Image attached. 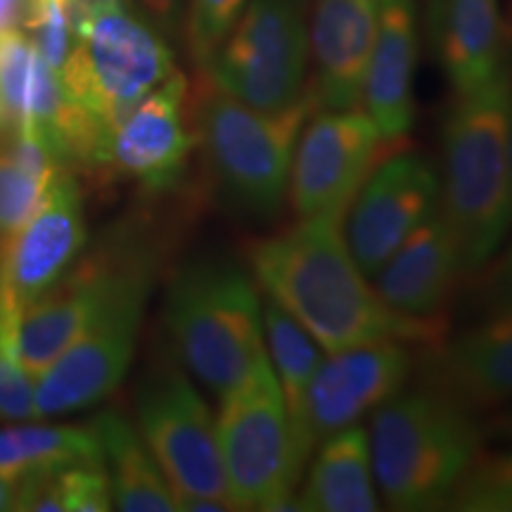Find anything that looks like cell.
Here are the masks:
<instances>
[{
  "mask_svg": "<svg viewBox=\"0 0 512 512\" xmlns=\"http://www.w3.org/2000/svg\"><path fill=\"white\" fill-rule=\"evenodd\" d=\"M256 285L323 351L373 342L430 347L448 335L444 316L413 318L382 302L351 256L342 221L309 219L249 247Z\"/></svg>",
  "mask_w": 512,
  "mask_h": 512,
  "instance_id": "6da1fadb",
  "label": "cell"
},
{
  "mask_svg": "<svg viewBox=\"0 0 512 512\" xmlns=\"http://www.w3.org/2000/svg\"><path fill=\"white\" fill-rule=\"evenodd\" d=\"M188 102L211 197L249 226L273 221L285 204L299 131L318 110L311 86L294 105L266 112L221 91L200 72Z\"/></svg>",
  "mask_w": 512,
  "mask_h": 512,
  "instance_id": "7a4b0ae2",
  "label": "cell"
},
{
  "mask_svg": "<svg viewBox=\"0 0 512 512\" xmlns=\"http://www.w3.org/2000/svg\"><path fill=\"white\" fill-rule=\"evenodd\" d=\"M508 69L477 91L456 95L441 124L439 207L465 273L494 259L512 226Z\"/></svg>",
  "mask_w": 512,
  "mask_h": 512,
  "instance_id": "3957f363",
  "label": "cell"
},
{
  "mask_svg": "<svg viewBox=\"0 0 512 512\" xmlns=\"http://www.w3.org/2000/svg\"><path fill=\"white\" fill-rule=\"evenodd\" d=\"M366 432L382 503L420 512L446 508L486 430L479 415L420 387L377 408Z\"/></svg>",
  "mask_w": 512,
  "mask_h": 512,
  "instance_id": "277c9868",
  "label": "cell"
},
{
  "mask_svg": "<svg viewBox=\"0 0 512 512\" xmlns=\"http://www.w3.org/2000/svg\"><path fill=\"white\" fill-rule=\"evenodd\" d=\"M164 313L176 356L216 396L268 361L261 290L235 261L209 256L183 266Z\"/></svg>",
  "mask_w": 512,
  "mask_h": 512,
  "instance_id": "5b68a950",
  "label": "cell"
},
{
  "mask_svg": "<svg viewBox=\"0 0 512 512\" xmlns=\"http://www.w3.org/2000/svg\"><path fill=\"white\" fill-rule=\"evenodd\" d=\"M112 278L74 342L34 380L36 418L74 413L105 401L136 356L155 264L143 249L112 252Z\"/></svg>",
  "mask_w": 512,
  "mask_h": 512,
  "instance_id": "8992f818",
  "label": "cell"
},
{
  "mask_svg": "<svg viewBox=\"0 0 512 512\" xmlns=\"http://www.w3.org/2000/svg\"><path fill=\"white\" fill-rule=\"evenodd\" d=\"M221 399L216 439L235 510H299L302 467L271 361Z\"/></svg>",
  "mask_w": 512,
  "mask_h": 512,
  "instance_id": "52a82bcc",
  "label": "cell"
},
{
  "mask_svg": "<svg viewBox=\"0 0 512 512\" xmlns=\"http://www.w3.org/2000/svg\"><path fill=\"white\" fill-rule=\"evenodd\" d=\"M138 432L176 496L178 510H235L223 477L216 418L174 363L152 368L136 394Z\"/></svg>",
  "mask_w": 512,
  "mask_h": 512,
  "instance_id": "ba28073f",
  "label": "cell"
},
{
  "mask_svg": "<svg viewBox=\"0 0 512 512\" xmlns=\"http://www.w3.org/2000/svg\"><path fill=\"white\" fill-rule=\"evenodd\" d=\"M174 72L169 38L121 3L72 38L57 79L69 100L112 128Z\"/></svg>",
  "mask_w": 512,
  "mask_h": 512,
  "instance_id": "9c48e42d",
  "label": "cell"
},
{
  "mask_svg": "<svg viewBox=\"0 0 512 512\" xmlns=\"http://www.w3.org/2000/svg\"><path fill=\"white\" fill-rule=\"evenodd\" d=\"M309 0H247L200 69L256 110L280 112L309 91Z\"/></svg>",
  "mask_w": 512,
  "mask_h": 512,
  "instance_id": "30bf717a",
  "label": "cell"
},
{
  "mask_svg": "<svg viewBox=\"0 0 512 512\" xmlns=\"http://www.w3.org/2000/svg\"><path fill=\"white\" fill-rule=\"evenodd\" d=\"M382 143L375 121L361 107L313 112L292 155L287 197L294 216L342 221L380 159Z\"/></svg>",
  "mask_w": 512,
  "mask_h": 512,
  "instance_id": "8fae6325",
  "label": "cell"
},
{
  "mask_svg": "<svg viewBox=\"0 0 512 512\" xmlns=\"http://www.w3.org/2000/svg\"><path fill=\"white\" fill-rule=\"evenodd\" d=\"M411 344L373 342L328 351L313 375L304 401L299 453L304 465L318 441L347 427L361 425L366 415L403 392L413 375Z\"/></svg>",
  "mask_w": 512,
  "mask_h": 512,
  "instance_id": "7c38bea8",
  "label": "cell"
},
{
  "mask_svg": "<svg viewBox=\"0 0 512 512\" xmlns=\"http://www.w3.org/2000/svg\"><path fill=\"white\" fill-rule=\"evenodd\" d=\"M439 204V171L418 152L377 159L342 219V233L358 268L373 278Z\"/></svg>",
  "mask_w": 512,
  "mask_h": 512,
  "instance_id": "4fadbf2b",
  "label": "cell"
},
{
  "mask_svg": "<svg viewBox=\"0 0 512 512\" xmlns=\"http://www.w3.org/2000/svg\"><path fill=\"white\" fill-rule=\"evenodd\" d=\"M190 83L176 72L112 126L105 174L133 178L150 192L176 188L195 150Z\"/></svg>",
  "mask_w": 512,
  "mask_h": 512,
  "instance_id": "5bb4252c",
  "label": "cell"
},
{
  "mask_svg": "<svg viewBox=\"0 0 512 512\" xmlns=\"http://www.w3.org/2000/svg\"><path fill=\"white\" fill-rule=\"evenodd\" d=\"M86 245L81 190L69 169L50 183L34 214L5 238L0 292L17 313L74 268Z\"/></svg>",
  "mask_w": 512,
  "mask_h": 512,
  "instance_id": "9a60e30c",
  "label": "cell"
},
{
  "mask_svg": "<svg viewBox=\"0 0 512 512\" xmlns=\"http://www.w3.org/2000/svg\"><path fill=\"white\" fill-rule=\"evenodd\" d=\"M413 373L422 389L470 413L512 403V313L482 316L477 325L420 347Z\"/></svg>",
  "mask_w": 512,
  "mask_h": 512,
  "instance_id": "2e32d148",
  "label": "cell"
},
{
  "mask_svg": "<svg viewBox=\"0 0 512 512\" xmlns=\"http://www.w3.org/2000/svg\"><path fill=\"white\" fill-rule=\"evenodd\" d=\"M380 0H313L309 10L311 91L318 110L361 105Z\"/></svg>",
  "mask_w": 512,
  "mask_h": 512,
  "instance_id": "e0dca14e",
  "label": "cell"
},
{
  "mask_svg": "<svg viewBox=\"0 0 512 512\" xmlns=\"http://www.w3.org/2000/svg\"><path fill=\"white\" fill-rule=\"evenodd\" d=\"M463 273L458 245L437 204L370 280L382 302L394 311L430 318L444 316L441 311L456 292Z\"/></svg>",
  "mask_w": 512,
  "mask_h": 512,
  "instance_id": "ac0fdd59",
  "label": "cell"
},
{
  "mask_svg": "<svg viewBox=\"0 0 512 512\" xmlns=\"http://www.w3.org/2000/svg\"><path fill=\"white\" fill-rule=\"evenodd\" d=\"M418 0H380L361 102L384 143H399L415 121Z\"/></svg>",
  "mask_w": 512,
  "mask_h": 512,
  "instance_id": "d6986e66",
  "label": "cell"
},
{
  "mask_svg": "<svg viewBox=\"0 0 512 512\" xmlns=\"http://www.w3.org/2000/svg\"><path fill=\"white\" fill-rule=\"evenodd\" d=\"M427 27L434 57L456 95L477 91L508 67L501 0H430Z\"/></svg>",
  "mask_w": 512,
  "mask_h": 512,
  "instance_id": "ffe728a7",
  "label": "cell"
},
{
  "mask_svg": "<svg viewBox=\"0 0 512 512\" xmlns=\"http://www.w3.org/2000/svg\"><path fill=\"white\" fill-rule=\"evenodd\" d=\"M112 252L93 256L19 309L15 320L17 356L27 373L41 375L79 335L112 278Z\"/></svg>",
  "mask_w": 512,
  "mask_h": 512,
  "instance_id": "44dd1931",
  "label": "cell"
},
{
  "mask_svg": "<svg viewBox=\"0 0 512 512\" xmlns=\"http://www.w3.org/2000/svg\"><path fill=\"white\" fill-rule=\"evenodd\" d=\"M64 100L57 72L29 36L19 27L0 29V136L31 131L60 159L55 131Z\"/></svg>",
  "mask_w": 512,
  "mask_h": 512,
  "instance_id": "7402d4cb",
  "label": "cell"
},
{
  "mask_svg": "<svg viewBox=\"0 0 512 512\" xmlns=\"http://www.w3.org/2000/svg\"><path fill=\"white\" fill-rule=\"evenodd\" d=\"M297 505L309 512L380 510L368 432L361 425L318 441L297 489Z\"/></svg>",
  "mask_w": 512,
  "mask_h": 512,
  "instance_id": "603a6c76",
  "label": "cell"
},
{
  "mask_svg": "<svg viewBox=\"0 0 512 512\" xmlns=\"http://www.w3.org/2000/svg\"><path fill=\"white\" fill-rule=\"evenodd\" d=\"M102 448L112 508L124 512H171L176 496L136 427L121 413L105 411L93 420Z\"/></svg>",
  "mask_w": 512,
  "mask_h": 512,
  "instance_id": "cb8c5ba5",
  "label": "cell"
},
{
  "mask_svg": "<svg viewBox=\"0 0 512 512\" xmlns=\"http://www.w3.org/2000/svg\"><path fill=\"white\" fill-rule=\"evenodd\" d=\"M76 465H102V448L91 427L19 425L0 427V477L10 486L24 477Z\"/></svg>",
  "mask_w": 512,
  "mask_h": 512,
  "instance_id": "d4e9b609",
  "label": "cell"
},
{
  "mask_svg": "<svg viewBox=\"0 0 512 512\" xmlns=\"http://www.w3.org/2000/svg\"><path fill=\"white\" fill-rule=\"evenodd\" d=\"M261 313H264V337L268 361H271L273 375L278 380L280 394H283L287 418L294 439V453L297 463L306 472V465L299 453V437H302L304 401L309 384L323 361V347L294 320L285 309H280L273 299L261 292Z\"/></svg>",
  "mask_w": 512,
  "mask_h": 512,
  "instance_id": "484cf974",
  "label": "cell"
},
{
  "mask_svg": "<svg viewBox=\"0 0 512 512\" xmlns=\"http://www.w3.org/2000/svg\"><path fill=\"white\" fill-rule=\"evenodd\" d=\"M67 169L55 152L31 131L0 136V235L10 238Z\"/></svg>",
  "mask_w": 512,
  "mask_h": 512,
  "instance_id": "4316f807",
  "label": "cell"
},
{
  "mask_svg": "<svg viewBox=\"0 0 512 512\" xmlns=\"http://www.w3.org/2000/svg\"><path fill=\"white\" fill-rule=\"evenodd\" d=\"M448 510L512 512V448L496 453L479 451L460 479Z\"/></svg>",
  "mask_w": 512,
  "mask_h": 512,
  "instance_id": "83f0119b",
  "label": "cell"
},
{
  "mask_svg": "<svg viewBox=\"0 0 512 512\" xmlns=\"http://www.w3.org/2000/svg\"><path fill=\"white\" fill-rule=\"evenodd\" d=\"M17 309L0 292V422L36 418L34 377L24 370L15 344Z\"/></svg>",
  "mask_w": 512,
  "mask_h": 512,
  "instance_id": "f1b7e54d",
  "label": "cell"
},
{
  "mask_svg": "<svg viewBox=\"0 0 512 512\" xmlns=\"http://www.w3.org/2000/svg\"><path fill=\"white\" fill-rule=\"evenodd\" d=\"M245 3L247 0H188L183 36L197 69L211 60Z\"/></svg>",
  "mask_w": 512,
  "mask_h": 512,
  "instance_id": "f546056e",
  "label": "cell"
},
{
  "mask_svg": "<svg viewBox=\"0 0 512 512\" xmlns=\"http://www.w3.org/2000/svg\"><path fill=\"white\" fill-rule=\"evenodd\" d=\"M53 479L60 512L112 510V491L105 465L67 467V470H57Z\"/></svg>",
  "mask_w": 512,
  "mask_h": 512,
  "instance_id": "4dcf8cb0",
  "label": "cell"
},
{
  "mask_svg": "<svg viewBox=\"0 0 512 512\" xmlns=\"http://www.w3.org/2000/svg\"><path fill=\"white\" fill-rule=\"evenodd\" d=\"M475 287V302L482 316L512 313V247L503 256H494L484 268Z\"/></svg>",
  "mask_w": 512,
  "mask_h": 512,
  "instance_id": "1f68e13d",
  "label": "cell"
},
{
  "mask_svg": "<svg viewBox=\"0 0 512 512\" xmlns=\"http://www.w3.org/2000/svg\"><path fill=\"white\" fill-rule=\"evenodd\" d=\"M138 12L152 27H157L169 41L183 36L188 0H136Z\"/></svg>",
  "mask_w": 512,
  "mask_h": 512,
  "instance_id": "d6a6232c",
  "label": "cell"
},
{
  "mask_svg": "<svg viewBox=\"0 0 512 512\" xmlns=\"http://www.w3.org/2000/svg\"><path fill=\"white\" fill-rule=\"evenodd\" d=\"M484 430L494 432V434H498V437L512 439V403H510V406L501 408V413L494 415V418L486 422Z\"/></svg>",
  "mask_w": 512,
  "mask_h": 512,
  "instance_id": "836d02e7",
  "label": "cell"
},
{
  "mask_svg": "<svg viewBox=\"0 0 512 512\" xmlns=\"http://www.w3.org/2000/svg\"><path fill=\"white\" fill-rule=\"evenodd\" d=\"M0 510H12V486L0 477Z\"/></svg>",
  "mask_w": 512,
  "mask_h": 512,
  "instance_id": "e575fe53",
  "label": "cell"
},
{
  "mask_svg": "<svg viewBox=\"0 0 512 512\" xmlns=\"http://www.w3.org/2000/svg\"><path fill=\"white\" fill-rule=\"evenodd\" d=\"M508 162H510V188H512V107H510V126H508Z\"/></svg>",
  "mask_w": 512,
  "mask_h": 512,
  "instance_id": "d590c367",
  "label": "cell"
},
{
  "mask_svg": "<svg viewBox=\"0 0 512 512\" xmlns=\"http://www.w3.org/2000/svg\"><path fill=\"white\" fill-rule=\"evenodd\" d=\"M3 252H5V238L0 235V273H3Z\"/></svg>",
  "mask_w": 512,
  "mask_h": 512,
  "instance_id": "8d00e7d4",
  "label": "cell"
}]
</instances>
